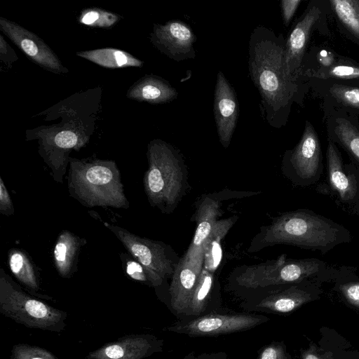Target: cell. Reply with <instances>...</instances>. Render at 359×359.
I'll list each match as a JSON object with an SVG mask.
<instances>
[{"label":"cell","instance_id":"6da1fadb","mask_svg":"<svg viewBox=\"0 0 359 359\" xmlns=\"http://www.w3.org/2000/svg\"><path fill=\"white\" fill-rule=\"evenodd\" d=\"M284 39L259 26L249 41V74L261 97V112L267 123L280 127L297 92L298 86L286 76Z\"/></svg>","mask_w":359,"mask_h":359},{"label":"cell","instance_id":"7a4b0ae2","mask_svg":"<svg viewBox=\"0 0 359 359\" xmlns=\"http://www.w3.org/2000/svg\"><path fill=\"white\" fill-rule=\"evenodd\" d=\"M46 111L60 118L61 121L27 130V140H38L39 153L51 170L53 180L62 183L69 163V154L86 146L95 126L85 125L83 118L78 116V109L73 107L72 97Z\"/></svg>","mask_w":359,"mask_h":359},{"label":"cell","instance_id":"3957f363","mask_svg":"<svg viewBox=\"0 0 359 359\" xmlns=\"http://www.w3.org/2000/svg\"><path fill=\"white\" fill-rule=\"evenodd\" d=\"M259 239L258 248L286 244L325 254L351 237L341 224L310 210H299L276 217Z\"/></svg>","mask_w":359,"mask_h":359},{"label":"cell","instance_id":"277c9868","mask_svg":"<svg viewBox=\"0 0 359 359\" xmlns=\"http://www.w3.org/2000/svg\"><path fill=\"white\" fill-rule=\"evenodd\" d=\"M67 180L69 194L85 207L130 206L114 161L70 157Z\"/></svg>","mask_w":359,"mask_h":359},{"label":"cell","instance_id":"5b68a950","mask_svg":"<svg viewBox=\"0 0 359 359\" xmlns=\"http://www.w3.org/2000/svg\"><path fill=\"white\" fill-rule=\"evenodd\" d=\"M147 156L148 168L143 184L148 201L162 212L170 213L188 187L184 161L176 149L161 140L148 144Z\"/></svg>","mask_w":359,"mask_h":359},{"label":"cell","instance_id":"8992f818","mask_svg":"<svg viewBox=\"0 0 359 359\" xmlns=\"http://www.w3.org/2000/svg\"><path fill=\"white\" fill-rule=\"evenodd\" d=\"M0 312L27 327L61 332L66 326V312L53 308L24 290L0 269Z\"/></svg>","mask_w":359,"mask_h":359},{"label":"cell","instance_id":"52a82bcc","mask_svg":"<svg viewBox=\"0 0 359 359\" xmlns=\"http://www.w3.org/2000/svg\"><path fill=\"white\" fill-rule=\"evenodd\" d=\"M330 268L316 258L287 260L284 256L271 264L246 268L237 278L238 284L249 288L299 283L326 273Z\"/></svg>","mask_w":359,"mask_h":359},{"label":"cell","instance_id":"ba28073f","mask_svg":"<svg viewBox=\"0 0 359 359\" xmlns=\"http://www.w3.org/2000/svg\"><path fill=\"white\" fill-rule=\"evenodd\" d=\"M122 243L130 255L145 269L149 285L159 286L172 276L180 259L172 248L160 241L140 237L118 226L104 223Z\"/></svg>","mask_w":359,"mask_h":359},{"label":"cell","instance_id":"9c48e42d","mask_svg":"<svg viewBox=\"0 0 359 359\" xmlns=\"http://www.w3.org/2000/svg\"><path fill=\"white\" fill-rule=\"evenodd\" d=\"M283 172L294 184L302 187L312 185L320 179L321 148L318 135L309 122H306L298 144L285 155Z\"/></svg>","mask_w":359,"mask_h":359},{"label":"cell","instance_id":"30bf717a","mask_svg":"<svg viewBox=\"0 0 359 359\" xmlns=\"http://www.w3.org/2000/svg\"><path fill=\"white\" fill-rule=\"evenodd\" d=\"M0 29L32 62L54 74L69 72L57 55L35 33L3 17H0Z\"/></svg>","mask_w":359,"mask_h":359},{"label":"cell","instance_id":"8fae6325","mask_svg":"<svg viewBox=\"0 0 359 359\" xmlns=\"http://www.w3.org/2000/svg\"><path fill=\"white\" fill-rule=\"evenodd\" d=\"M266 320L265 317L250 314L210 313L168 330L191 336H215L250 329Z\"/></svg>","mask_w":359,"mask_h":359},{"label":"cell","instance_id":"7c38bea8","mask_svg":"<svg viewBox=\"0 0 359 359\" xmlns=\"http://www.w3.org/2000/svg\"><path fill=\"white\" fill-rule=\"evenodd\" d=\"M150 41L160 52L175 61L195 57L196 36L184 22L172 20L164 25L154 24Z\"/></svg>","mask_w":359,"mask_h":359},{"label":"cell","instance_id":"4fadbf2b","mask_svg":"<svg viewBox=\"0 0 359 359\" xmlns=\"http://www.w3.org/2000/svg\"><path fill=\"white\" fill-rule=\"evenodd\" d=\"M204 265V250L186 254L178 262L170 286V302L177 313H187L189 301Z\"/></svg>","mask_w":359,"mask_h":359},{"label":"cell","instance_id":"5bb4252c","mask_svg":"<svg viewBox=\"0 0 359 359\" xmlns=\"http://www.w3.org/2000/svg\"><path fill=\"white\" fill-rule=\"evenodd\" d=\"M239 107L235 91L224 74L219 72L214 97V116L219 141L228 147L233 136Z\"/></svg>","mask_w":359,"mask_h":359},{"label":"cell","instance_id":"9a60e30c","mask_svg":"<svg viewBox=\"0 0 359 359\" xmlns=\"http://www.w3.org/2000/svg\"><path fill=\"white\" fill-rule=\"evenodd\" d=\"M320 13L318 7H311L295 25L286 41L285 72L287 78L295 83L302 74V60L311 29L319 19Z\"/></svg>","mask_w":359,"mask_h":359},{"label":"cell","instance_id":"2e32d148","mask_svg":"<svg viewBox=\"0 0 359 359\" xmlns=\"http://www.w3.org/2000/svg\"><path fill=\"white\" fill-rule=\"evenodd\" d=\"M327 181L330 189L344 204L359 203V177L346 170L334 143L329 142L327 149Z\"/></svg>","mask_w":359,"mask_h":359},{"label":"cell","instance_id":"e0dca14e","mask_svg":"<svg viewBox=\"0 0 359 359\" xmlns=\"http://www.w3.org/2000/svg\"><path fill=\"white\" fill-rule=\"evenodd\" d=\"M157 342L150 335L128 336L89 353L86 358L142 359L155 351Z\"/></svg>","mask_w":359,"mask_h":359},{"label":"cell","instance_id":"ac0fdd59","mask_svg":"<svg viewBox=\"0 0 359 359\" xmlns=\"http://www.w3.org/2000/svg\"><path fill=\"white\" fill-rule=\"evenodd\" d=\"M177 95V90L161 77L147 74L128 88L126 97L137 102L163 104L175 100Z\"/></svg>","mask_w":359,"mask_h":359},{"label":"cell","instance_id":"d6986e66","mask_svg":"<svg viewBox=\"0 0 359 359\" xmlns=\"http://www.w3.org/2000/svg\"><path fill=\"white\" fill-rule=\"evenodd\" d=\"M86 240L64 230L59 234L53 248L55 267L62 278H69L77 271L79 257Z\"/></svg>","mask_w":359,"mask_h":359},{"label":"cell","instance_id":"ffe728a7","mask_svg":"<svg viewBox=\"0 0 359 359\" xmlns=\"http://www.w3.org/2000/svg\"><path fill=\"white\" fill-rule=\"evenodd\" d=\"M8 264L12 273L29 293L36 298L51 299L41 293L38 268L25 251L19 248L10 249Z\"/></svg>","mask_w":359,"mask_h":359},{"label":"cell","instance_id":"44dd1931","mask_svg":"<svg viewBox=\"0 0 359 359\" xmlns=\"http://www.w3.org/2000/svg\"><path fill=\"white\" fill-rule=\"evenodd\" d=\"M218 215L219 204L217 201L208 197L201 201L196 212L195 234L185 254L193 255L204 250L205 243L217 222Z\"/></svg>","mask_w":359,"mask_h":359},{"label":"cell","instance_id":"7402d4cb","mask_svg":"<svg viewBox=\"0 0 359 359\" xmlns=\"http://www.w3.org/2000/svg\"><path fill=\"white\" fill-rule=\"evenodd\" d=\"M313 294L308 290L292 286L279 293L263 299L257 308L278 313H289L313 299Z\"/></svg>","mask_w":359,"mask_h":359},{"label":"cell","instance_id":"603a6c76","mask_svg":"<svg viewBox=\"0 0 359 359\" xmlns=\"http://www.w3.org/2000/svg\"><path fill=\"white\" fill-rule=\"evenodd\" d=\"M76 54L80 57L107 69L142 67L144 64L143 61L129 53L114 48L82 50Z\"/></svg>","mask_w":359,"mask_h":359},{"label":"cell","instance_id":"cb8c5ba5","mask_svg":"<svg viewBox=\"0 0 359 359\" xmlns=\"http://www.w3.org/2000/svg\"><path fill=\"white\" fill-rule=\"evenodd\" d=\"M231 219L219 220L215 224L204 245V265L208 271L214 272L219 265L222 250L221 241L232 226Z\"/></svg>","mask_w":359,"mask_h":359},{"label":"cell","instance_id":"d4e9b609","mask_svg":"<svg viewBox=\"0 0 359 359\" xmlns=\"http://www.w3.org/2000/svg\"><path fill=\"white\" fill-rule=\"evenodd\" d=\"M212 284V273L203 268L191 294L187 314L199 316L205 311L210 299Z\"/></svg>","mask_w":359,"mask_h":359},{"label":"cell","instance_id":"484cf974","mask_svg":"<svg viewBox=\"0 0 359 359\" xmlns=\"http://www.w3.org/2000/svg\"><path fill=\"white\" fill-rule=\"evenodd\" d=\"M330 4L340 21L359 39V1L332 0Z\"/></svg>","mask_w":359,"mask_h":359},{"label":"cell","instance_id":"4316f807","mask_svg":"<svg viewBox=\"0 0 359 359\" xmlns=\"http://www.w3.org/2000/svg\"><path fill=\"white\" fill-rule=\"evenodd\" d=\"M123 17L115 13L97 7H90L83 9L78 18L80 24L98 27L109 29L114 26Z\"/></svg>","mask_w":359,"mask_h":359},{"label":"cell","instance_id":"83f0119b","mask_svg":"<svg viewBox=\"0 0 359 359\" xmlns=\"http://www.w3.org/2000/svg\"><path fill=\"white\" fill-rule=\"evenodd\" d=\"M334 132L339 142L359 164V131L346 119H336Z\"/></svg>","mask_w":359,"mask_h":359},{"label":"cell","instance_id":"f1b7e54d","mask_svg":"<svg viewBox=\"0 0 359 359\" xmlns=\"http://www.w3.org/2000/svg\"><path fill=\"white\" fill-rule=\"evenodd\" d=\"M11 359H58L48 350L25 344L13 346Z\"/></svg>","mask_w":359,"mask_h":359},{"label":"cell","instance_id":"f546056e","mask_svg":"<svg viewBox=\"0 0 359 359\" xmlns=\"http://www.w3.org/2000/svg\"><path fill=\"white\" fill-rule=\"evenodd\" d=\"M320 79H351L359 78V67L346 65H335L326 72L318 70L306 74Z\"/></svg>","mask_w":359,"mask_h":359},{"label":"cell","instance_id":"4dcf8cb0","mask_svg":"<svg viewBox=\"0 0 359 359\" xmlns=\"http://www.w3.org/2000/svg\"><path fill=\"white\" fill-rule=\"evenodd\" d=\"M334 97L343 103L359 109V88L342 85H334L330 90Z\"/></svg>","mask_w":359,"mask_h":359},{"label":"cell","instance_id":"1f68e13d","mask_svg":"<svg viewBox=\"0 0 359 359\" xmlns=\"http://www.w3.org/2000/svg\"><path fill=\"white\" fill-rule=\"evenodd\" d=\"M121 257L123 268L128 276L135 280L149 284L147 273L141 264L133 257H128V255L126 254L121 255Z\"/></svg>","mask_w":359,"mask_h":359},{"label":"cell","instance_id":"d6a6232c","mask_svg":"<svg viewBox=\"0 0 359 359\" xmlns=\"http://www.w3.org/2000/svg\"><path fill=\"white\" fill-rule=\"evenodd\" d=\"M339 290L348 302L359 308V281L341 284Z\"/></svg>","mask_w":359,"mask_h":359},{"label":"cell","instance_id":"836d02e7","mask_svg":"<svg viewBox=\"0 0 359 359\" xmlns=\"http://www.w3.org/2000/svg\"><path fill=\"white\" fill-rule=\"evenodd\" d=\"M0 213L5 216H11L14 214L11 197L1 177H0Z\"/></svg>","mask_w":359,"mask_h":359},{"label":"cell","instance_id":"e575fe53","mask_svg":"<svg viewBox=\"0 0 359 359\" xmlns=\"http://www.w3.org/2000/svg\"><path fill=\"white\" fill-rule=\"evenodd\" d=\"M0 60L9 68L18 60L16 53L5 40L2 34L0 35Z\"/></svg>","mask_w":359,"mask_h":359},{"label":"cell","instance_id":"d590c367","mask_svg":"<svg viewBox=\"0 0 359 359\" xmlns=\"http://www.w3.org/2000/svg\"><path fill=\"white\" fill-rule=\"evenodd\" d=\"M258 359H287V356L281 345L271 344L262 349Z\"/></svg>","mask_w":359,"mask_h":359},{"label":"cell","instance_id":"8d00e7d4","mask_svg":"<svg viewBox=\"0 0 359 359\" xmlns=\"http://www.w3.org/2000/svg\"><path fill=\"white\" fill-rule=\"evenodd\" d=\"M300 3L301 0H282L280 1L283 20L285 26L289 25Z\"/></svg>","mask_w":359,"mask_h":359},{"label":"cell","instance_id":"74e56055","mask_svg":"<svg viewBox=\"0 0 359 359\" xmlns=\"http://www.w3.org/2000/svg\"><path fill=\"white\" fill-rule=\"evenodd\" d=\"M318 59L320 63L325 67L330 66L334 61V57L332 54L326 50H322L319 53Z\"/></svg>","mask_w":359,"mask_h":359},{"label":"cell","instance_id":"f35d334b","mask_svg":"<svg viewBox=\"0 0 359 359\" xmlns=\"http://www.w3.org/2000/svg\"><path fill=\"white\" fill-rule=\"evenodd\" d=\"M302 359H320L318 355L311 352V351H307L303 355Z\"/></svg>","mask_w":359,"mask_h":359},{"label":"cell","instance_id":"ab89813d","mask_svg":"<svg viewBox=\"0 0 359 359\" xmlns=\"http://www.w3.org/2000/svg\"><path fill=\"white\" fill-rule=\"evenodd\" d=\"M206 359H216V358H206Z\"/></svg>","mask_w":359,"mask_h":359}]
</instances>
